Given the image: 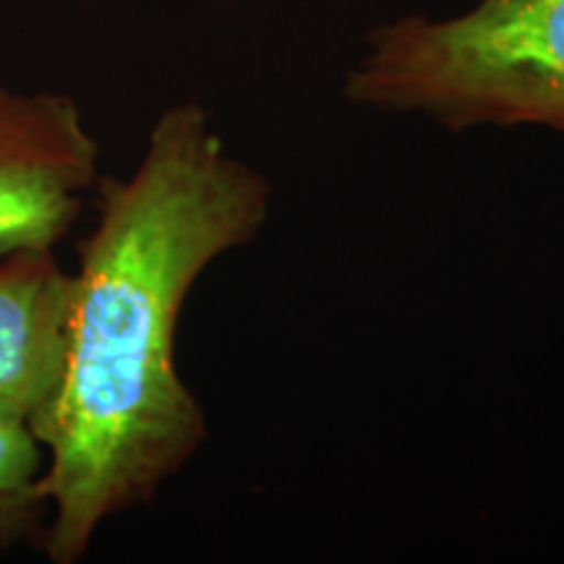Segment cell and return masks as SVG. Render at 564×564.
<instances>
[{
	"label": "cell",
	"instance_id": "1",
	"mask_svg": "<svg viewBox=\"0 0 564 564\" xmlns=\"http://www.w3.org/2000/svg\"><path fill=\"white\" fill-rule=\"evenodd\" d=\"M95 188L66 373L34 432L53 564L82 562L105 523L150 505L199 455L209 423L175 358L183 306L212 264L257 241L274 196L199 102L162 110L137 167Z\"/></svg>",
	"mask_w": 564,
	"mask_h": 564
},
{
	"label": "cell",
	"instance_id": "2",
	"mask_svg": "<svg viewBox=\"0 0 564 564\" xmlns=\"http://www.w3.org/2000/svg\"><path fill=\"white\" fill-rule=\"evenodd\" d=\"M343 95L453 133L539 126L564 137V0H474L457 17L384 21L364 34Z\"/></svg>",
	"mask_w": 564,
	"mask_h": 564
},
{
	"label": "cell",
	"instance_id": "3",
	"mask_svg": "<svg viewBox=\"0 0 564 564\" xmlns=\"http://www.w3.org/2000/svg\"><path fill=\"white\" fill-rule=\"evenodd\" d=\"M100 181V144L61 91L0 87V257L55 249Z\"/></svg>",
	"mask_w": 564,
	"mask_h": 564
},
{
	"label": "cell",
	"instance_id": "4",
	"mask_svg": "<svg viewBox=\"0 0 564 564\" xmlns=\"http://www.w3.org/2000/svg\"><path fill=\"white\" fill-rule=\"evenodd\" d=\"M74 272L53 249L0 257V419L37 432L61 392Z\"/></svg>",
	"mask_w": 564,
	"mask_h": 564
},
{
	"label": "cell",
	"instance_id": "5",
	"mask_svg": "<svg viewBox=\"0 0 564 564\" xmlns=\"http://www.w3.org/2000/svg\"><path fill=\"white\" fill-rule=\"evenodd\" d=\"M45 447L24 423L0 419V552L42 546L51 507L42 491Z\"/></svg>",
	"mask_w": 564,
	"mask_h": 564
}]
</instances>
